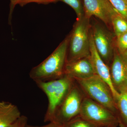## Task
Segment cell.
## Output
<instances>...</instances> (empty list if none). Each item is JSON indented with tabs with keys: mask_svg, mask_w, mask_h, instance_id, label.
<instances>
[{
	"mask_svg": "<svg viewBox=\"0 0 127 127\" xmlns=\"http://www.w3.org/2000/svg\"><path fill=\"white\" fill-rule=\"evenodd\" d=\"M69 40L68 35L47 58L32 68L30 76L35 82L52 81L65 75Z\"/></svg>",
	"mask_w": 127,
	"mask_h": 127,
	"instance_id": "1",
	"label": "cell"
},
{
	"mask_svg": "<svg viewBox=\"0 0 127 127\" xmlns=\"http://www.w3.org/2000/svg\"><path fill=\"white\" fill-rule=\"evenodd\" d=\"M75 80L65 75L59 79L47 82H36L37 86L46 95L48 100L45 122L54 120L56 112L74 83Z\"/></svg>",
	"mask_w": 127,
	"mask_h": 127,
	"instance_id": "2",
	"label": "cell"
},
{
	"mask_svg": "<svg viewBox=\"0 0 127 127\" xmlns=\"http://www.w3.org/2000/svg\"><path fill=\"white\" fill-rule=\"evenodd\" d=\"M90 19H77L69 34L66 62L90 57Z\"/></svg>",
	"mask_w": 127,
	"mask_h": 127,
	"instance_id": "3",
	"label": "cell"
},
{
	"mask_svg": "<svg viewBox=\"0 0 127 127\" xmlns=\"http://www.w3.org/2000/svg\"><path fill=\"white\" fill-rule=\"evenodd\" d=\"M75 81L86 96L102 105L118 116L117 104L111 89L98 76L95 75L87 79Z\"/></svg>",
	"mask_w": 127,
	"mask_h": 127,
	"instance_id": "4",
	"label": "cell"
},
{
	"mask_svg": "<svg viewBox=\"0 0 127 127\" xmlns=\"http://www.w3.org/2000/svg\"><path fill=\"white\" fill-rule=\"evenodd\" d=\"M79 116L100 127H117L120 123L116 114L86 96Z\"/></svg>",
	"mask_w": 127,
	"mask_h": 127,
	"instance_id": "5",
	"label": "cell"
},
{
	"mask_svg": "<svg viewBox=\"0 0 127 127\" xmlns=\"http://www.w3.org/2000/svg\"><path fill=\"white\" fill-rule=\"evenodd\" d=\"M85 95L75 81L55 114L54 120L62 124L79 116Z\"/></svg>",
	"mask_w": 127,
	"mask_h": 127,
	"instance_id": "6",
	"label": "cell"
},
{
	"mask_svg": "<svg viewBox=\"0 0 127 127\" xmlns=\"http://www.w3.org/2000/svg\"><path fill=\"white\" fill-rule=\"evenodd\" d=\"M92 35L96 49L105 63L109 66L114 53V34L104 26L95 23L92 27Z\"/></svg>",
	"mask_w": 127,
	"mask_h": 127,
	"instance_id": "7",
	"label": "cell"
},
{
	"mask_svg": "<svg viewBox=\"0 0 127 127\" xmlns=\"http://www.w3.org/2000/svg\"><path fill=\"white\" fill-rule=\"evenodd\" d=\"M84 16L89 18L95 16L107 27H112L113 18L119 14L109 0H84Z\"/></svg>",
	"mask_w": 127,
	"mask_h": 127,
	"instance_id": "8",
	"label": "cell"
},
{
	"mask_svg": "<svg viewBox=\"0 0 127 127\" xmlns=\"http://www.w3.org/2000/svg\"><path fill=\"white\" fill-rule=\"evenodd\" d=\"M109 69L112 82L116 91L119 93L127 91V60L116 47Z\"/></svg>",
	"mask_w": 127,
	"mask_h": 127,
	"instance_id": "9",
	"label": "cell"
},
{
	"mask_svg": "<svg viewBox=\"0 0 127 127\" xmlns=\"http://www.w3.org/2000/svg\"><path fill=\"white\" fill-rule=\"evenodd\" d=\"M90 59L95 74L104 81L111 89L115 101L120 94L114 88L111 80L109 67L102 60L94 45L92 32H90Z\"/></svg>",
	"mask_w": 127,
	"mask_h": 127,
	"instance_id": "10",
	"label": "cell"
},
{
	"mask_svg": "<svg viewBox=\"0 0 127 127\" xmlns=\"http://www.w3.org/2000/svg\"><path fill=\"white\" fill-rule=\"evenodd\" d=\"M64 73L75 80L87 79L96 75L90 57L66 62Z\"/></svg>",
	"mask_w": 127,
	"mask_h": 127,
	"instance_id": "11",
	"label": "cell"
},
{
	"mask_svg": "<svg viewBox=\"0 0 127 127\" xmlns=\"http://www.w3.org/2000/svg\"><path fill=\"white\" fill-rule=\"evenodd\" d=\"M18 107L11 103L0 100V127H9L21 117Z\"/></svg>",
	"mask_w": 127,
	"mask_h": 127,
	"instance_id": "12",
	"label": "cell"
},
{
	"mask_svg": "<svg viewBox=\"0 0 127 127\" xmlns=\"http://www.w3.org/2000/svg\"><path fill=\"white\" fill-rule=\"evenodd\" d=\"M118 114L120 115L121 120L127 127V91L120 93L116 100Z\"/></svg>",
	"mask_w": 127,
	"mask_h": 127,
	"instance_id": "13",
	"label": "cell"
},
{
	"mask_svg": "<svg viewBox=\"0 0 127 127\" xmlns=\"http://www.w3.org/2000/svg\"><path fill=\"white\" fill-rule=\"evenodd\" d=\"M112 26L116 37L127 32V20L119 14L113 18Z\"/></svg>",
	"mask_w": 127,
	"mask_h": 127,
	"instance_id": "14",
	"label": "cell"
},
{
	"mask_svg": "<svg viewBox=\"0 0 127 127\" xmlns=\"http://www.w3.org/2000/svg\"><path fill=\"white\" fill-rule=\"evenodd\" d=\"M63 125L64 127H100L83 118L79 115Z\"/></svg>",
	"mask_w": 127,
	"mask_h": 127,
	"instance_id": "15",
	"label": "cell"
},
{
	"mask_svg": "<svg viewBox=\"0 0 127 127\" xmlns=\"http://www.w3.org/2000/svg\"><path fill=\"white\" fill-rule=\"evenodd\" d=\"M119 14L127 20V0H109Z\"/></svg>",
	"mask_w": 127,
	"mask_h": 127,
	"instance_id": "16",
	"label": "cell"
},
{
	"mask_svg": "<svg viewBox=\"0 0 127 127\" xmlns=\"http://www.w3.org/2000/svg\"><path fill=\"white\" fill-rule=\"evenodd\" d=\"M63 1L71 6L75 11L77 19H81L84 16V8L80 0H58Z\"/></svg>",
	"mask_w": 127,
	"mask_h": 127,
	"instance_id": "17",
	"label": "cell"
},
{
	"mask_svg": "<svg viewBox=\"0 0 127 127\" xmlns=\"http://www.w3.org/2000/svg\"><path fill=\"white\" fill-rule=\"evenodd\" d=\"M115 46L120 54L123 55L127 50V32L116 37Z\"/></svg>",
	"mask_w": 127,
	"mask_h": 127,
	"instance_id": "18",
	"label": "cell"
},
{
	"mask_svg": "<svg viewBox=\"0 0 127 127\" xmlns=\"http://www.w3.org/2000/svg\"><path fill=\"white\" fill-rule=\"evenodd\" d=\"M58 0H18L17 5L21 6H23L25 5L32 2H35L38 4L46 5L50 3H55L58 1Z\"/></svg>",
	"mask_w": 127,
	"mask_h": 127,
	"instance_id": "19",
	"label": "cell"
},
{
	"mask_svg": "<svg viewBox=\"0 0 127 127\" xmlns=\"http://www.w3.org/2000/svg\"><path fill=\"white\" fill-rule=\"evenodd\" d=\"M28 119L26 116H21L16 121L9 127H26Z\"/></svg>",
	"mask_w": 127,
	"mask_h": 127,
	"instance_id": "20",
	"label": "cell"
},
{
	"mask_svg": "<svg viewBox=\"0 0 127 127\" xmlns=\"http://www.w3.org/2000/svg\"><path fill=\"white\" fill-rule=\"evenodd\" d=\"M18 0H10V3L9 16V23L10 25L11 24L12 13L14 11V8L17 5V2Z\"/></svg>",
	"mask_w": 127,
	"mask_h": 127,
	"instance_id": "21",
	"label": "cell"
},
{
	"mask_svg": "<svg viewBox=\"0 0 127 127\" xmlns=\"http://www.w3.org/2000/svg\"><path fill=\"white\" fill-rule=\"evenodd\" d=\"M26 127H64L63 124H61L56 122H50L47 125L42 126H34L27 125Z\"/></svg>",
	"mask_w": 127,
	"mask_h": 127,
	"instance_id": "22",
	"label": "cell"
},
{
	"mask_svg": "<svg viewBox=\"0 0 127 127\" xmlns=\"http://www.w3.org/2000/svg\"><path fill=\"white\" fill-rule=\"evenodd\" d=\"M122 55H123V56L124 57V58L127 60V50Z\"/></svg>",
	"mask_w": 127,
	"mask_h": 127,
	"instance_id": "23",
	"label": "cell"
}]
</instances>
